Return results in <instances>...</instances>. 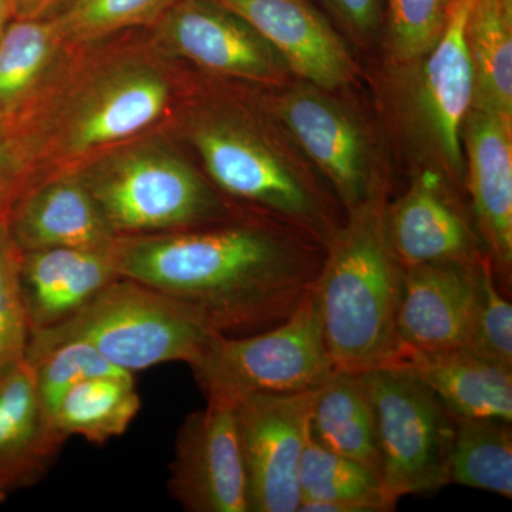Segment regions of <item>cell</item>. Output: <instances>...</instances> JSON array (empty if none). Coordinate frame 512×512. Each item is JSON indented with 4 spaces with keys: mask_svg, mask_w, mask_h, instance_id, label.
<instances>
[{
    "mask_svg": "<svg viewBox=\"0 0 512 512\" xmlns=\"http://www.w3.org/2000/svg\"><path fill=\"white\" fill-rule=\"evenodd\" d=\"M450 483L512 498L511 421L456 419Z\"/></svg>",
    "mask_w": 512,
    "mask_h": 512,
    "instance_id": "obj_27",
    "label": "cell"
},
{
    "mask_svg": "<svg viewBox=\"0 0 512 512\" xmlns=\"http://www.w3.org/2000/svg\"><path fill=\"white\" fill-rule=\"evenodd\" d=\"M450 0H386L383 63H403L429 52L446 28Z\"/></svg>",
    "mask_w": 512,
    "mask_h": 512,
    "instance_id": "obj_29",
    "label": "cell"
},
{
    "mask_svg": "<svg viewBox=\"0 0 512 512\" xmlns=\"http://www.w3.org/2000/svg\"><path fill=\"white\" fill-rule=\"evenodd\" d=\"M55 16L12 19L0 33V113L12 123L35 103L73 50Z\"/></svg>",
    "mask_w": 512,
    "mask_h": 512,
    "instance_id": "obj_22",
    "label": "cell"
},
{
    "mask_svg": "<svg viewBox=\"0 0 512 512\" xmlns=\"http://www.w3.org/2000/svg\"><path fill=\"white\" fill-rule=\"evenodd\" d=\"M191 106L187 138L215 188L325 247L345 221L340 204L259 90L251 101L201 96Z\"/></svg>",
    "mask_w": 512,
    "mask_h": 512,
    "instance_id": "obj_3",
    "label": "cell"
},
{
    "mask_svg": "<svg viewBox=\"0 0 512 512\" xmlns=\"http://www.w3.org/2000/svg\"><path fill=\"white\" fill-rule=\"evenodd\" d=\"M258 90L345 214L389 188L382 141L369 117L345 96L348 90L323 89L298 77Z\"/></svg>",
    "mask_w": 512,
    "mask_h": 512,
    "instance_id": "obj_8",
    "label": "cell"
},
{
    "mask_svg": "<svg viewBox=\"0 0 512 512\" xmlns=\"http://www.w3.org/2000/svg\"><path fill=\"white\" fill-rule=\"evenodd\" d=\"M117 274L200 313L222 335L284 322L311 292L325 247L269 217H234L205 227L123 235L111 248Z\"/></svg>",
    "mask_w": 512,
    "mask_h": 512,
    "instance_id": "obj_1",
    "label": "cell"
},
{
    "mask_svg": "<svg viewBox=\"0 0 512 512\" xmlns=\"http://www.w3.org/2000/svg\"><path fill=\"white\" fill-rule=\"evenodd\" d=\"M70 0H9L12 19H45L55 16Z\"/></svg>",
    "mask_w": 512,
    "mask_h": 512,
    "instance_id": "obj_35",
    "label": "cell"
},
{
    "mask_svg": "<svg viewBox=\"0 0 512 512\" xmlns=\"http://www.w3.org/2000/svg\"><path fill=\"white\" fill-rule=\"evenodd\" d=\"M12 490V485H10L9 481L0 474V504L5 503L6 498H8V494Z\"/></svg>",
    "mask_w": 512,
    "mask_h": 512,
    "instance_id": "obj_37",
    "label": "cell"
},
{
    "mask_svg": "<svg viewBox=\"0 0 512 512\" xmlns=\"http://www.w3.org/2000/svg\"><path fill=\"white\" fill-rule=\"evenodd\" d=\"M360 376L375 410L380 481L390 507L450 484L456 417L403 367H377Z\"/></svg>",
    "mask_w": 512,
    "mask_h": 512,
    "instance_id": "obj_9",
    "label": "cell"
},
{
    "mask_svg": "<svg viewBox=\"0 0 512 512\" xmlns=\"http://www.w3.org/2000/svg\"><path fill=\"white\" fill-rule=\"evenodd\" d=\"M171 497L190 512H249L248 480L235 404L207 399L178 431Z\"/></svg>",
    "mask_w": 512,
    "mask_h": 512,
    "instance_id": "obj_13",
    "label": "cell"
},
{
    "mask_svg": "<svg viewBox=\"0 0 512 512\" xmlns=\"http://www.w3.org/2000/svg\"><path fill=\"white\" fill-rule=\"evenodd\" d=\"M111 248L22 252L20 284L30 332L69 318L119 278Z\"/></svg>",
    "mask_w": 512,
    "mask_h": 512,
    "instance_id": "obj_19",
    "label": "cell"
},
{
    "mask_svg": "<svg viewBox=\"0 0 512 512\" xmlns=\"http://www.w3.org/2000/svg\"><path fill=\"white\" fill-rule=\"evenodd\" d=\"M77 174L119 237L205 227L237 217L217 188L161 143L133 141Z\"/></svg>",
    "mask_w": 512,
    "mask_h": 512,
    "instance_id": "obj_7",
    "label": "cell"
},
{
    "mask_svg": "<svg viewBox=\"0 0 512 512\" xmlns=\"http://www.w3.org/2000/svg\"><path fill=\"white\" fill-rule=\"evenodd\" d=\"M6 133H8V123H6L5 116L0 113V138L6 137Z\"/></svg>",
    "mask_w": 512,
    "mask_h": 512,
    "instance_id": "obj_38",
    "label": "cell"
},
{
    "mask_svg": "<svg viewBox=\"0 0 512 512\" xmlns=\"http://www.w3.org/2000/svg\"><path fill=\"white\" fill-rule=\"evenodd\" d=\"M28 362L35 370L40 400L50 419L64 394L76 384L93 377L131 375L80 340L60 343Z\"/></svg>",
    "mask_w": 512,
    "mask_h": 512,
    "instance_id": "obj_30",
    "label": "cell"
},
{
    "mask_svg": "<svg viewBox=\"0 0 512 512\" xmlns=\"http://www.w3.org/2000/svg\"><path fill=\"white\" fill-rule=\"evenodd\" d=\"M466 191L473 221L504 292L512 285V116L471 109L464 120Z\"/></svg>",
    "mask_w": 512,
    "mask_h": 512,
    "instance_id": "obj_16",
    "label": "cell"
},
{
    "mask_svg": "<svg viewBox=\"0 0 512 512\" xmlns=\"http://www.w3.org/2000/svg\"><path fill=\"white\" fill-rule=\"evenodd\" d=\"M389 188L377 192L325 245L312 298L333 370L363 375L390 365L397 353L403 268L386 234Z\"/></svg>",
    "mask_w": 512,
    "mask_h": 512,
    "instance_id": "obj_4",
    "label": "cell"
},
{
    "mask_svg": "<svg viewBox=\"0 0 512 512\" xmlns=\"http://www.w3.org/2000/svg\"><path fill=\"white\" fill-rule=\"evenodd\" d=\"M460 194L439 171L419 168L407 190L387 202V239L403 269L437 262L477 264L487 255Z\"/></svg>",
    "mask_w": 512,
    "mask_h": 512,
    "instance_id": "obj_14",
    "label": "cell"
},
{
    "mask_svg": "<svg viewBox=\"0 0 512 512\" xmlns=\"http://www.w3.org/2000/svg\"><path fill=\"white\" fill-rule=\"evenodd\" d=\"M466 350L488 362L512 370V306L484 256L478 269L476 305Z\"/></svg>",
    "mask_w": 512,
    "mask_h": 512,
    "instance_id": "obj_31",
    "label": "cell"
},
{
    "mask_svg": "<svg viewBox=\"0 0 512 512\" xmlns=\"http://www.w3.org/2000/svg\"><path fill=\"white\" fill-rule=\"evenodd\" d=\"M311 436L320 446L372 468L380 476L375 410L362 376L333 372L319 387Z\"/></svg>",
    "mask_w": 512,
    "mask_h": 512,
    "instance_id": "obj_23",
    "label": "cell"
},
{
    "mask_svg": "<svg viewBox=\"0 0 512 512\" xmlns=\"http://www.w3.org/2000/svg\"><path fill=\"white\" fill-rule=\"evenodd\" d=\"M466 42L473 109L512 116V0L471 3Z\"/></svg>",
    "mask_w": 512,
    "mask_h": 512,
    "instance_id": "obj_24",
    "label": "cell"
},
{
    "mask_svg": "<svg viewBox=\"0 0 512 512\" xmlns=\"http://www.w3.org/2000/svg\"><path fill=\"white\" fill-rule=\"evenodd\" d=\"M8 227L22 252L109 249L119 237L77 173L47 178L23 192L9 212Z\"/></svg>",
    "mask_w": 512,
    "mask_h": 512,
    "instance_id": "obj_18",
    "label": "cell"
},
{
    "mask_svg": "<svg viewBox=\"0 0 512 512\" xmlns=\"http://www.w3.org/2000/svg\"><path fill=\"white\" fill-rule=\"evenodd\" d=\"M64 441L43 407L28 360L0 369V474L13 490L36 483Z\"/></svg>",
    "mask_w": 512,
    "mask_h": 512,
    "instance_id": "obj_20",
    "label": "cell"
},
{
    "mask_svg": "<svg viewBox=\"0 0 512 512\" xmlns=\"http://www.w3.org/2000/svg\"><path fill=\"white\" fill-rule=\"evenodd\" d=\"M22 251L0 221V369L25 359L30 328L20 284Z\"/></svg>",
    "mask_w": 512,
    "mask_h": 512,
    "instance_id": "obj_32",
    "label": "cell"
},
{
    "mask_svg": "<svg viewBox=\"0 0 512 512\" xmlns=\"http://www.w3.org/2000/svg\"><path fill=\"white\" fill-rule=\"evenodd\" d=\"M218 335L185 303L119 276L69 318L30 332L25 359L80 340L133 375L161 363L194 365Z\"/></svg>",
    "mask_w": 512,
    "mask_h": 512,
    "instance_id": "obj_6",
    "label": "cell"
},
{
    "mask_svg": "<svg viewBox=\"0 0 512 512\" xmlns=\"http://www.w3.org/2000/svg\"><path fill=\"white\" fill-rule=\"evenodd\" d=\"M89 47H73L45 92L9 123L22 194L140 140L170 116L180 97L174 70L151 50L94 53Z\"/></svg>",
    "mask_w": 512,
    "mask_h": 512,
    "instance_id": "obj_2",
    "label": "cell"
},
{
    "mask_svg": "<svg viewBox=\"0 0 512 512\" xmlns=\"http://www.w3.org/2000/svg\"><path fill=\"white\" fill-rule=\"evenodd\" d=\"M10 20H12V15H10L9 0H0V33Z\"/></svg>",
    "mask_w": 512,
    "mask_h": 512,
    "instance_id": "obj_36",
    "label": "cell"
},
{
    "mask_svg": "<svg viewBox=\"0 0 512 512\" xmlns=\"http://www.w3.org/2000/svg\"><path fill=\"white\" fill-rule=\"evenodd\" d=\"M301 512L393 511L372 468L329 451L309 437L299 468Z\"/></svg>",
    "mask_w": 512,
    "mask_h": 512,
    "instance_id": "obj_25",
    "label": "cell"
},
{
    "mask_svg": "<svg viewBox=\"0 0 512 512\" xmlns=\"http://www.w3.org/2000/svg\"><path fill=\"white\" fill-rule=\"evenodd\" d=\"M156 43L205 74L251 87L292 79L281 56L244 19L214 0H177L156 25Z\"/></svg>",
    "mask_w": 512,
    "mask_h": 512,
    "instance_id": "obj_12",
    "label": "cell"
},
{
    "mask_svg": "<svg viewBox=\"0 0 512 512\" xmlns=\"http://www.w3.org/2000/svg\"><path fill=\"white\" fill-rule=\"evenodd\" d=\"M349 45L373 52L382 42L383 0H320Z\"/></svg>",
    "mask_w": 512,
    "mask_h": 512,
    "instance_id": "obj_33",
    "label": "cell"
},
{
    "mask_svg": "<svg viewBox=\"0 0 512 512\" xmlns=\"http://www.w3.org/2000/svg\"><path fill=\"white\" fill-rule=\"evenodd\" d=\"M190 367L207 399L232 404L249 394L316 390L335 372L312 292L272 328L242 336L220 333Z\"/></svg>",
    "mask_w": 512,
    "mask_h": 512,
    "instance_id": "obj_10",
    "label": "cell"
},
{
    "mask_svg": "<svg viewBox=\"0 0 512 512\" xmlns=\"http://www.w3.org/2000/svg\"><path fill=\"white\" fill-rule=\"evenodd\" d=\"M177 0H70L55 18L72 46H92L127 29L154 26Z\"/></svg>",
    "mask_w": 512,
    "mask_h": 512,
    "instance_id": "obj_28",
    "label": "cell"
},
{
    "mask_svg": "<svg viewBox=\"0 0 512 512\" xmlns=\"http://www.w3.org/2000/svg\"><path fill=\"white\" fill-rule=\"evenodd\" d=\"M140 409L133 375L100 376L84 380L64 394L52 421L66 440L80 436L104 444L126 433Z\"/></svg>",
    "mask_w": 512,
    "mask_h": 512,
    "instance_id": "obj_26",
    "label": "cell"
},
{
    "mask_svg": "<svg viewBox=\"0 0 512 512\" xmlns=\"http://www.w3.org/2000/svg\"><path fill=\"white\" fill-rule=\"evenodd\" d=\"M387 366L403 367L419 377L456 419L512 423V370L466 349L403 352Z\"/></svg>",
    "mask_w": 512,
    "mask_h": 512,
    "instance_id": "obj_21",
    "label": "cell"
},
{
    "mask_svg": "<svg viewBox=\"0 0 512 512\" xmlns=\"http://www.w3.org/2000/svg\"><path fill=\"white\" fill-rule=\"evenodd\" d=\"M481 261L437 262L403 269L396 356L466 349Z\"/></svg>",
    "mask_w": 512,
    "mask_h": 512,
    "instance_id": "obj_17",
    "label": "cell"
},
{
    "mask_svg": "<svg viewBox=\"0 0 512 512\" xmlns=\"http://www.w3.org/2000/svg\"><path fill=\"white\" fill-rule=\"evenodd\" d=\"M22 167L8 137L0 138V221H6L22 194Z\"/></svg>",
    "mask_w": 512,
    "mask_h": 512,
    "instance_id": "obj_34",
    "label": "cell"
},
{
    "mask_svg": "<svg viewBox=\"0 0 512 512\" xmlns=\"http://www.w3.org/2000/svg\"><path fill=\"white\" fill-rule=\"evenodd\" d=\"M467 2L474 3L477 2V0H467Z\"/></svg>",
    "mask_w": 512,
    "mask_h": 512,
    "instance_id": "obj_39",
    "label": "cell"
},
{
    "mask_svg": "<svg viewBox=\"0 0 512 512\" xmlns=\"http://www.w3.org/2000/svg\"><path fill=\"white\" fill-rule=\"evenodd\" d=\"M316 392L256 393L235 402L249 512L299 510V468Z\"/></svg>",
    "mask_w": 512,
    "mask_h": 512,
    "instance_id": "obj_11",
    "label": "cell"
},
{
    "mask_svg": "<svg viewBox=\"0 0 512 512\" xmlns=\"http://www.w3.org/2000/svg\"><path fill=\"white\" fill-rule=\"evenodd\" d=\"M245 20L281 56L293 77L349 90L360 67L348 40L311 0H214Z\"/></svg>",
    "mask_w": 512,
    "mask_h": 512,
    "instance_id": "obj_15",
    "label": "cell"
},
{
    "mask_svg": "<svg viewBox=\"0 0 512 512\" xmlns=\"http://www.w3.org/2000/svg\"><path fill=\"white\" fill-rule=\"evenodd\" d=\"M470 6L450 0L436 46L409 62L383 63L379 79L384 120L413 171H439L460 192L466 191L461 131L474 97L466 42Z\"/></svg>",
    "mask_w": 512,
    "mask_h": 512,
    "instance_id": "obj_5",
    "label": "cell"
}]
</instances>
